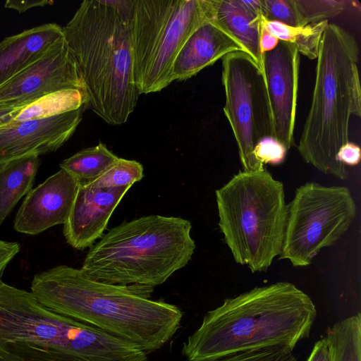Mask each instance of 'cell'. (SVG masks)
<instances>
[{
    "label": "cell",
    "instance_id": "1",
    "mask_svg": "<svg viewBox=\"0 0 361 361\" xmlns=\"http://www.w3.org/2000/svg\"><path fill=\"white\" fill-rule=\"evenodd\" d=\"M30 290L54 312L94 326L147 354L172 338L183 316L178 306L151 299L154 287L102 283L66 265L35 274Z\"/></svg>",
    "mask_w": 361,
    "mask_h": 361
},
{
    "label": "cell",
    "instance_id": "2",
    "mask_svg": "<svg viewBox=\"0 0 361 361\" xmlns=\"http://www.w3.org/2000/svg\"><path fill=\"white\" fill-rule=\"evenodd\" d=\"M316 317L310 297L291 283L256 287L206 313L182 354L187 361H210L251 350H293L309 336Z\"/></svg>",
    "mask_w": 361,
    "mask_h": 361
},
{
    "label": "cell",
    "instance_id": "3",
    "mask_svg": "<svg viewBox=\"0 0 361 361\" xmlns=\"http://www.w3.org/2000/svg\"><path fill=\"white\" fill-rule=\"evenodd\" d=\"M134 0H85L62 27L91 109L111 125L124 123L139 92L133 82L130 20Z\"/></svg>",
    "mask_w": 361,
    "mask_h": 361
},
{
    "label": "cell",
    "instance_id": "4",
    "mask_svg": "<svg viewBox=\"0 0 361 361\" xmlns=\"http://www.w3.org/2000/svg\"><path fill=\"white\" fill-rule=\"evenodd\" d=\"M0 361H148L131 343L60 314L0 279Z\"/></svg>",
    "mask_w": 361,
    "mask_h": 361
},
{
    "label": "cell",
    "instance_id": "5",
    "mask_svg": "<svg viewBox=\"0 0 361 361\" xmlns=\"http://www.w3.org/2000/svg\"><path fill=\"white\" fill-rule=\"evenodd\" d=\"M359 54L355 39L338 25L329 23L322 37L311 105L298 147L306 163L341 180L348 174L336 155L349 142L351 116H361Z\"/></svg>",
    "mask_w": 361,
    "mask_h": 361
},
{
    "label": "cell",
    "instance_id": "6",
    "mask_svg": "<svg viewBox=\"0 0 361 361\" xmlns=\"http://www.w3.org/2000/svg\"><path fill=\"white\" fill-rule=\"evenodd\" d=\"M181 217L149 215L111 228L87 252L80 269L90 279L154 287L185 267L196 245Z\"/></svg>",
    "mask_w": 361,
    "mask_h": 361
},
{
    "label": "cell",
    "instance_id": "7",
    "mask_svg": "<svg viewBox=\"0 0 361 361\" xmlns=\"http://www.w3.org/2000/svg\"><path fill=\"white\" fill-rule=\"evenodd\" d=\"M219 226L236 263L266 271L281 252L288 205L284 187L265 168L240 171L215 192Z\"/></svg>",
    "mask_w": 361,
    "mask_h": 361
},
{
    "label": "cell",
    "instance_id": "8",
    "mask_svg": "<svg viewBox=\"0 0 361 361\" xmlns=\"http://www.w3.org/2000/svg\"><path fill=\"white\" fill-rule=\"evenodd\" d=\"M211 14L212 0H134L133 78L140 94L160 92L173 82L177 54Z\"/></svg>",
    "mask_w": 361,
    "mask_h": 361
},
{
    "label": "cell",
    "instance_id": "9",
    "mask_svg": "<svg viewBox=\"0 0 361 361\" xmlns=\"http://www.w3.org/2000/svg\"><path fill=\"white\" fill-rule=\"evenodd\" d=\"M357 207L349 189L310 182L295 190L288 205L279 259L295 267L310 265L324 247L334 245L355 219Z\"/></svg>",
    "mask_w": 361,
    "mask_h": 361
},
{
    "label": "cell",
    "instance_id": "10",
    "mask_svg": "<svg viewBox=\"0 0 361 361\" xmlns=\"http://www.w3.org/2000/svg\"><path fill=\"white\" fill-rule=\"evenodd\" d=\"M223 108L233 133L244 171L265 169L254 149L262 139L273 137V122L263 71L243 51L222 58Z\"/></svg>",
    "mask_w": 361,
    "mask_h": 361
},
{
    "label": "cell",
    "instance_id": "11",
    "mask_svg": "<svg viewBox=\"0 0 361 361\" xmlns=\"http://www.w3.org/2000/svg\"><path fill=\"white\" fill-rule=\"evenodd\" d=\"M68 89L86 94L76 63L63 37L41 58L0 86V106H25L48 94Z\"/></svg>",
    "mask_w": 361,
    "mask_h": 361
},
{
    "label": "cell",
    "instance_id": "12",
    "mask_svg": "<svg viewBox=\"0 0 361 361\" xmlns=\"http://www.w3.org/2000/svg\"><path fill=\"white\" fill-rule=\"evenodd\" d=\"M300 53L292 44L280 41L262 55V71L269 99L273 137L288 150L294 145L298 93Z\"/></svg>",
    "mask_w": 361,
    "mask_h": 361
},
{
    "label": "cell",
    "instance_id": "13",
    "mask_svg": "<svg viewBox=\"0 0 361 361\" xmlns=\"http://www.w3.org/2000/svg\"><path fill=\"white\" fill-rule=\"evenodd\" d=\"M85 110V106H82L55 116L11 123L0 128V164L58 149L73 135Z\"/></svg>",
    "mask_w": 361,
    "mask_h": 361
},
{
    "label": "cell",
    "instance_id": "14",
    "mask_svg": "<svg viewBox=\"0 0 361 361\" xmlns=\"http://www.w3.org/2000/svg\"><path fill=\"white\" fill-rule=\"evenodd\" d=\"M78 189L74 178L60 169L26 195L16 215L15 230L37 235L54 226L64 224Z\"/></svg>",
    "mask_w": 361,
    "mask_h": 361
},
{
    "label": "cell",
    "instance_id": "15",
    "mask_svg": "<svg viewBox=\"0 0 361 361\" xmlns=\"http://www.w3.org/2000/svg\"><path fill=\"white\" fill-rule=\"evenodd\" d=\"M130 187L78 186L70 214L63 224L66 242L83 250L101 238L118 204Z\"/></svg>",
    "mask_w": 361,
    "mask_h": 361
},
{
    "label": "cell",
    "instance_id": "16",
    "mask_svg": "<svg viewBox=\"0 0 361 361\" xmlns=\"http://www.w3.org/2000/svg\"><path fill=\"white\" fill-rule=\"evenodd\" d=\"M240 45L211 20H206L186 39L173 65V80H185Z\"/></svg>",
    "mask_w": 361,
    "mask_h": 361
},
{
    "label": "cell",
    "instance_id": "17",
    "mask_svg": "<svg viewBox=\"0 0 361 361\" xmlns=\"http://www.w3.org/2000/svg\"><path fill=\"white\" fill-rule=\"evenodd\" d=\"M63 37L61 26L47 23L1 41L0 86L41 58Z\"/></svg>",
    "mask_w": 361,
    "mask_h": 361
},
{
    "label": "cell",
    "instance_id": "18",
    "mask_svg": "<svg viewBox=\"0 0 361 361\" xmlns=\"http://www.w3.org/2000/svg\"><path fill=\"white\" fill-rule=\"evenodd\" d=\"M261 16L247 11L239 0H212L211 21L235 39L262 70L259 48Z\"/></svg>",
    "mask_w": 361,
    "mask_h": 361
},
{
    "label": "cell",
    "instance_id": "19",
    "mask_svg": "<svg viewBox=\"0 0 361 361\" xmlns=\"http://www.w3.org/2000/svg\"><path fill=\"white\" fill-rule=\"evenodd\" d=\"M39 166V155L0 164V226L18 201L31 190Z\"/></svg>",
    "mask_w": 361,
    "mask_h": 361
},
{
    "label": "cell",
    "instance_id": "20",
    "mask_svg": "<svg viewBox=\"0 0 361 361\" xmlns=\"http://www.w3.org/2000/svg\"><path fill=\"white\" fill-rule=\"evenodd\" d=\"M118 159L102 142L83 149L60 164V169L66 171L78 186L91 185L104 174Z\"/></svg>",
    "mask_w": 361,
    "mask_h": 361
},
{
    "label": "cell",
    "instance_id": "21",
    "mask_svg": "<svg viewBox=\"0 0 361 361\" xmlns=\"http://www.w3.org/2000/svg\"><path fill=\"white\" fill-rule=\"evenodd\" d=\"M87 103L86 94L78 90H59L42 97L25 106L11 123L55 116L77 110L82 106L86 108Z\"/></svg>",
    "mask_w": 361,
    "mask_h": 361
},
{
    "label": "cell",
    "instance_id": "22",
    "mask_svg": "<svg viewBox=\"0 0 361 361\" xmlns=\"http://www.w3.org/2000/svg\"><path fill=\"white\" fill-rule=\"evenodd\" d=\"M261 23L279 40L293 44L300 54L310 59H316L322 37L329 21L323 20L305 26H290L267 20L262 16Z\"/></svg>",
    "mask_w": 361,
    "mask_h": 361
},
{
    "label": "cell",
    "instance_id": "23",
    "mask_svg": "<svg viewBox=\"0 0 361 361\" xmlns=\"http://www.w3.org/2000/svg\"><path fill=\"white\" fill-rule=\"evenodd\" d=\"M326 338L333 361H361V314L336 322Z\"/></svg>",
    "mask_w": 361,
    "mask_h": 361
},
{
    "label": "cell",
    "instance_id": "24",
    "mask_svg": "<svg viewBox=\"0 0 361 361\" xmlns=\"http://www.w3.org/2000/svg\"><path fill=\"white\" fill-rule=\"evenodd\" d=\"M299 26L315 23L334 18L350 6L347 0H293Z\"/></svg>",
    "mask_w": 361,
    "mask_h": 361
},
{
    "label": "cell",
    "instance_id": "25",
    "mask_svg": "<svg viewBox=\"0 0 361 361\" xmlns=\"http://www.w3.org/2000/svg\"><path fill=\"white\" fill-rule=\"evenodd\" d=\"M143 177V166L140 162L118 157L104 174L89 185L94 188L131 187Z\"/></svg>",
    "mask_w": 361,
    "mask_h": 361
},
{
    "label": "cell",
    "instance_id": "26",
    "mask_svg": "<svg viewBox=\"0 0 361 361\" xmlns=\"http://www.w3.org/2000/svg\"><path fill=\"white\" fill-rule=\"evenodd\" d=\"M262 16L267 20L290 26H299L293 0H260Z\"/></svg>",
    "mask_w": 361,
    "mask_h": 361
},
{
    "label": "cell",
    "instance_id": "27",
    "mask_svg": "<svg viewBox=\"0 0 361 361\" xmlns=\"http://www.w3.org/2000/svg\"><path fill=\"white\" fill-rule=\"evenodd\" d=\"M293 350L286 347L251 350L210 361H297Z\"/></svg>",
    "mask_w": 361,
    "mask_h": 361
},
{
    "label": "cell",
    "instance_id": "28",
    "mask_svg": "<svg viewBox=\"0 0 361 361\" xmlns=\"http://www.w3.org/2000/svg\"><path fill=\"white\" fill-rule=\"evenodd\" d=\"M287 149L273 137L261 140L255 146L254 155L262 164L278 165L286 157Z\"/></svg>",
    "mask_w": 361,
    "mask_h": 361
},
{
    "label": "cell",
    "instance_id": "29",
    "mask_svg": "<svg viewBox=\"0 0 361 361\" xmlns=\"http://www.w3.org/2000/svg\"><path fill=\"white\" fill-rule=\"evenodd\" d=\"M360 157L359 145L349 141L339 149L336 160L346 166H356L360 163Z\"/></svg>",
    "mask_w": 361,
    "mask_h": 361
},
{
    "label": "cell",
    "instance_id": "30",
    "mask_svg": "<svg viewBox=\"0 0 361 361\" xmlns=\"http://www.w3.org/2000/svg\"><path fill=\"white\" fill-rule=\"evenodd\" d=\"M20 250L16 242H7L0 240V279L8 264Z\"/></svg>",
    "mask_w": 361,
    "mask_h": 361
},
{
    "label": "cell",
    "instance_id": "31",
    "mask_svg": "<svg viewBox=\"0 0 361 361\" xmlns=\"http://www.w3.org/2000/svg\"><path fill=\"white\" fill-rule=\"evenodd\" d=\"M307 361H333L329 344L326 336L315 343Z\"/></svg>",
    "mask_w": 361,
    "mask_h": 361
},
{
    "label": "cell",
    "instance_id": "32",
    "mask_svg": "<svg viewBox=\"0 0 361 361\" xmlns=\"http://www.w3.org/2000/svg\"><path fill=\"white\" fill-rule=\"evenodd\" d=\"M279 40L268 32L262 25L260 28L259 48L262 54L274 49L278 44Z\"/></svg>",
    "mask_w": 361,
    "mask_h": 361
},
{
    "label": "cell",
    "instance_id": "33",
    "mask_svg": "<svg viewBox=\"0 0 361 361\" xmlns=\"http://www.w3.org/2000/svg\"><path fill=\"white\" fill-rule=\"evenodd\" d=\"M50 3L48 1H6L5 7L16 10L19 13L25 12V11L37 7L44 6Z\"/></svg>",
    "mask_w": 361,
    "mask_h": 361
},
{
    "label": "cell",
    "instance_id": "34",
    "mask_svg": "<svg viewBox=\"0 0 361 361\" xmlns=\"http://www.w3.org/2000/svg\"><path fill=\"white\" fill-rule=\"evenodd\" d=\"M24 106H0V128L9 125Z\"/></svg>",
    "mask_w": 361,
    "mask_h": 361
},
{
    "label": "cell",
    "instance_id": "35",
    "mask_svg": "<svg viewBox=\"0 0 361 361\" xmlns=\"http://www.w3.org/2000/svg\"><path fill=\"white\" fill-rule=\"evenodd\" d=\"M244 8L254 16H262V4L260 0L245 1L239 0Z\"/></svg>",
    "mask_w": 361,
    "mask_h": 361
}]
</instances>
